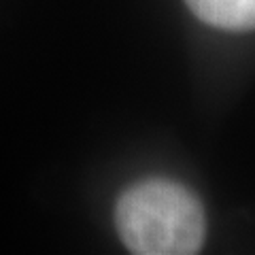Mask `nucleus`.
Returning a JSON list of instances; mask_svg holds the SVG:
<instances>
[{
	"instance_id": "obj_2",
	"label": "nucleus",
	"mask_w": 255,
	"mask_h": 255,
	"mask_svg": "<svg viewBox=\"0 0 255 255\" xmlns=\"http://www.w3.org/2000/svg\"><path fill=\"white\" fill-rule=\"evenodd\" d=\"M189 11L213 28L255 30V0H185Z\"/></svg>"
},
{
	"instance_id": "obj_1",
	"label": "nucleus",
	"mask_w": 255,
	"mask_h": 255,
	"mask_svg": "<svg viewBox=\"0 0 255 255\" xmlns=\"http://www.w3.org/2000/svg\"><path fill=\"white\" fill-rule=\"evenodd\" d=\"M115 226L136 255H191L206 236V217L194 191L170 179H145L117 200Z\"/></svg>"
}]
</instances>
